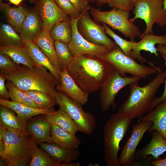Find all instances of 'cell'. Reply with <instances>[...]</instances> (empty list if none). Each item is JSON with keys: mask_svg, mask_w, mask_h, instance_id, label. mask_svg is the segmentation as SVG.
<instances>
[{"mask_svg": "<svg viewBox=\"0 0 166 166\" xmlns=\"http://www.w3.org/2000/svg\"><path fill=\"white\" fill-rule=\"evenodd\" d=\"M114 68L98 56L88 54L73 57L66 68L77 85L89 94L101 89Z\"/></svg>", "mask_w": 166, "mask_h": 166, "instance_id": "cell-1", "label": "cell"}, {"mask_svg": "<svg viewBox=\"0 0 166 166\" xmlns=\"http://www.w3.org/2000/svg\"><path fill=\"white\" fill-rule=\"evenodd\" d=\"M166 78V71L158 72L150 82L140 86L138 82L129 85V95L118 112L130 114L133 118L142 117L151 111V106L161 85Z\"/></svg>", "mask_w": 166, "mask_h": 166, "instance_id": "cell-2", "label": "cell"}, {"mask_svg": "<svg viewBox=\"0 0 166 166\" xmlns=\"http://www.w3.org/2000/svg\"><path fill=\"white\" fill-rule=\"evenodd\" d=\"M45 67L36 65L33 68L19 66L14 72L4 75L9 80L23 91L37 90L45 93L55 99L60 82Z\"/></svg>", "mask_w": 166, "mask_h": 166, "instance_id": "cell-3", "label": "cell"}, {"mask_svg": "<svg viewBox=\"0 0 166 166\" xmlns=\"http://www.w3.org/2000/svg\"><path fill=\"white\" fill-rule=\"evenodd\" d=\"M128 114L117 112L112 115L103 129L104 160L108 166H120L117 155L120 143L133 119Z\"/></svg>", "mask_w": 166, "mask_h": 166, "instance_id": "cell-4", "label": "cell"}, {"mask_svg": "<svg viewBox=\"0 0 166 166\" xmlns=\"http://www.w3.org/2000/svg\"><path fill=\"white\" fill-rule=\"evenodd\" d=\"M29 136L19 135L6 129L4 140L0 141V156L6 166H29L31 153Z\"/></svg>", "mask_w": 166, "mask_h": 166, "instance_id": "cell-5", "label": "cell"}, {"mask_svg": "<svg viewBox=\"0 0 166 166\" xmlns=\"http://www.w3.org/2000/svg\"><path fill=\"white\" fill-rule=\"evenodd\" d=\"M89 11L95 21L118 30L131 40L134 41L141 34L139 27L130 21L129 11L114 8L102 11L94 7L91 8Z\"/></svg>", "mask_w": 166, "mask_h": 166, "instance_id": "cell-6", "label": "cell"}, {"mask_svg": "<svg viewBox=\"0 0 166 166\" xmlns=\"http://www.w3.org/2000/svg\"><path fill=\"white\" fill-rule=\"evenodd\" d=\"M163 0H135L132 12L134 16L129 19L133 23L138 18L143 20L146 24L144 32L139 37L153 33L156 23L162 27L166 25V10L163 8Z\"/></svg>", "mask_w": 166, "mask_h": 166, "instance_id": "cell-7", "label": "cell"}, {"mask_svg": "<svg viewBox=\"0 0 166 166\" xmlns=\"http://www.w3.org/2000/svg\"><path fill=\"white\" fill-rule=\"evenodd\" d=\"M98 56L112 64L122 76L129 74L134 77L145 78L157 72L153 67L139 63L135 59L125 55L118 46Z\"/></svg>", "mask_w": 166, "mask_h": 166, "instance_id": "cell-8", "label": "cell"}, {"mask_svg": "<svg viewBox=\"0 0 166 166\" xmlns=\"http://www.w3.org/2000/svg\"><path fill=\"white\" fill-rule=\"evenodd\" d=\"M55 100L56 104L73 119L79 131L88 135L93 133L96 125V118L92 113L85 111L81 104L59 91Z\"/></svg>", "mask_w": 166, "mask_h": 166, "instance_id": "cell-9", "label": "cell"}, {"mask_svg": "<svg viewBox=\"0 0 166 166\" xmlns=\"http://www.w3.org/2000/svg\"><path fill=\"white\" fill-rule=\"evenodd\" d=\"M141 79L133 76H122L114 68L101 88L99 102L102 111H108L111 107L114 106L115 98L119 92L132 83L138 82Z\"/></svg>", "mask_w": 166, "mask_h": 166, "instance_id": "cell-10", "label": "cell"}, {"mask_svg": "<svg viewBox=\"0 0 166 166\" xmlns=\"http://www.w3.org/2000/svg\"><path fill=\"white\" fill-rule=\"evenodd\" d=\"M89 11L82 13L77 22V29L81 35L88 42L104 45L111 50L118 46L115 42L108 37L103 26L93 20Z\"/></svg>", "mask_w": 166, "mask_h": 166, "instance_id": "cell-11", "label": "cell"}, {"mask_svg": "<svg viewBox=\"0 0 166 166\" xmlns=\"http://www.w3.org/2000/svg\"><path fill=\"white\" fill-rule=\"evenodd\" d=\"M80 16L75 19L70 18L72 33L68 45L73 57L85 54L99 56L110 51L111 50L104 45L95 44L88 42L81 35L77 28V22Z\"/></svg>", "mask_w": 166, "mask_h": 166, "instance_id": "cell-12", "label": "cell"}, {"mask_svg": "<svg viewBox=\"0 0 166 166\" xmlns=\"http://www.w3.org/2000/svg\"><path fill=\"white\" fill-rule=\"evenodd\" d=\"M149 121H141L133 126L130 136L124 144L118 158L120 166H130L135 160L136 148L145 132L153 124Z\"/></svg>", "mask_w": 166, "mask_h": 166, "instance_id": "cell-13", "label": "cell"}, {"mask_svg": "<svg viewBox=\"0 0 166 166\" xmlns=\"http://www.w3.org/2000/svg\"><path fill=\"white\" fill-rule=\"evenodd\" d=\"M36 11L40 16L43 29L50 31L58 22L69 18L54 0H35Z\"/></svg>", "mask_w": 166, "mask_h": 166, "instance_id": "cell-14", "label": "cell"}, {"mask_svg": "<svg viewBox=\"0 0 166 166\" xmlns=\"http://www.w3.org/2000/svg\"><path fill=\"white\" fill-rule=\"evenodd\" d=\"M141 38L140 41L134 42L129 57L137 59L142 63H147L156 69L158 72L161 71L160 67L156 66L152 62L148 61L145 58L143 57L140 54V52L144 50L158 56L159 53L155 45L156 44H160L166 45V34L159 36L152 33L144 35Z\"/></svg>", "mask_w": 166, "mask_h": 166, "instance_id": "cell-15", "label": "cell"}, {"mask_svg": "<svg viewBox=\"0 0 166 166\" xmlns=\"http://www.w3.org/2000/svg\"><path fill=\"white\" fill-rule=\"evenodd\" d=\"M56 88L58 91L64 93L82 105L86 104L88 101L89 94L77 85L66 68L61 70L60 82L57 85Z\"/></svg>", "mask_w": 166, "mask_h": 166, "instance_id": "cell-16", "label": "cell"}, {"mask_svg": "<svg viewBox=\"0 0 166 166\" xmlns=\"http://www.w3.org/2000/svg\"><path fill=\"white\" fill-rule=\"evenodd\" d=\"M29 121L26 124L27 132L38 144L53 143L51 136L52 125L45 116L30 119Z\"/></svg>", "mask_w": 166, "mask_h": 166, "instance_id": "cell-17", "label": "cell"}, {"mask_svg": "<svg viewBox=\"0 0 166 166\" xmlns=\"http://www.w3.org/2000/svg\"><path fill=\"white\" fill-rule=\"evenodd\" d=\"M40 147L47 152L56 162V166H61L64 163L72 162L78 159L80 151L77 149H70L58 145L53 143H42Z\"/></svg>", "mask_w": 166, "mask_h": 166, "instance_id": "cell-18", "label": "cell"}, {"mask_svg": "<svg viewBox=\"0 0 166 166\" xmlns=\"http://www.w3.org/2000/svg\"><path fill=\"white\" fill-rule=\"evenodd\" d=\"M43 29L41 19L34 11H29L22 24L19 35L23 42H34Z\"/></svg>", "mask_w": 166, "mask_h": 166, "instance_id": "cell-19", "label": "cell"}, {"mask_svg": "<svg viewBox=\"0 0 166 166\" xmlns=\"http://www.w3.org/2000/svg\"><path fill=\"white\" fill-rule=\"evenodd\" d=\"M152 139L146 146L136 152L135 160H139L151 155L156 160L166 152V140L159 131H153L151 132Z\"/></svg>", "mask_w": 166, "mask_h": 166, "instance_id": "cell-20", "label": "cell"}, {"mask_svg": "<svg viewBox=\"0 0 166 166\" xmlns=\"http://www.w3.org/2000/svg\"><path fill=\"white\" fill-rule=\"evenodd\" d=\"M0 104L14 111L18 117L24 122H27L34 116L45 115L55 111L54 107L45 109L35 108L1 98H0Z\"/></svg>", "mask_w": 166, "mask_h": 166, "instance_id": "cell-21", "label": "cell"}, {"mask_svg": "<svg viewBox=\"0 0 166 166\" xmlns=\"http://www.w3.org/2000/svg\"><path fill=\"white\" fill-rule=\"evenodd\" d=\"M22 46L36 65L45 67L60 82L61 71L53 66L48 57L38 46L34 42H27L23 43Z\"/></svg>", "mask_w": 166, "mask_h": 166, "instance_id": "cell-22", "label": "cell"}, {"mask_svg": "<svg viewBox=\"0 0 166 166\" xmlns=\"http://www.w3.org/2000/svg\"><path fill=\"white\" fill-rule=\"evenodd\" d=\"M13 111L5 106L1 105L0 127L19 135H29L26 129L27 122L22 121Z\"/></svg>", "mask_w": 166, "mask_h": 166, "instance_id": "cell-23", "label": "cell"}, {"mask_svg": "<svg viewBox=\"0 0 166 166\" xmlns=\"http://www.w3.org/2000/svg\"><path fill=\"white\" fill-rule=\"evenodd\" d=\"M146 115L142 116L139 120L149 121L153 122L148 132L156 130L166 140V100L159 103L154 110L149 112Z\"/></svg>", "mask_w": 166, "mask_h": 166, "instance_id": "cell-24", "label": "cell"}, {"mask_svg": "<svg viewBox=\"0 0 166 166\" xmlns=\"http://www.w3.org/2000/svg\"><path fill=\"white\" fill-rule=\"evenodd\" d=\"M0 9L4 14L7 22L19 34L29 11L23 6L12 7L7 3L1 2Z\"/></svg>", "mask_w": 166, "mask_h": 166, "instance_id": "cell-25", "label": "cell"}, {"mask_svg": "<svg viewBox=\"0 0 166 166\" xmlns=\"http://www.w3.org/2000/svg\"><path fill=\"white\" fill-rule=\"evenodd\" d=\"M51 136L53 142L70 149L78 148L81 140L75 134L69 132L56 125H52Z\"/></svg>", "mask_w": 166, "mask_h": 166, "instance_id": "cell-26", "label": "cell"}, {"mask_svg": "<svg viewBox=\"0 0 166 166\" xmlns=\"http://www.w3.org/2000/svg\"><path fill=\"white\" fill-rule=\"evenodd\" d=\"M54 42V40L50 35V32L43 29L40 34L33 42L38 46L53 66L61 71V67L56 55Z\"/></svg>", "mask_w": 166, "mask_h": 166, "instance_id": "cell-27", "label": "cell"}, {"mask_svg": "<svg viewBox=\"0 0 166 166\" xmlns=\"http://www.w3.org/2000/svg\"><path fill=\"white\" fill-rule=\"evenodd\" d=\"M45 117L52 125H57L70 133L76 134L79 131L71 117L61 109L46 115Z\"/></svg>", "mask_w": 166, "mask_h": 166, "instance_id": "cell-28", "label": "cell"}, {"mask_svg": "<svg viewBox=\"0 0 166 166\" xmlns=\"http://www.w3.org/2000/svg\"><path fill=\"white\" fill-rule=\"evenodd\" d=\"M0 53L8 55L18 64H21L30 68H33L36 66L22 45H11L0 46Z\"/></svg>", "mask_w": 166, "mask_h": 166, "instance_id": "cell-29", "label": "cell"}, {"mask_svg": "<svg viewBox=\"0 0 166 166\" xmlns=\"http://www.w3.org/2000/svg\"><path fill=\"white\" fill-rule=\"evenodd\" d=\"M28 142L31 153L30 166H56V162L45 151L38 146V144L30 136Z\"/></svg>", "mask_w": 166, "mask_h": 166, "instance_id": "cell-30", "label": "cell"}, {"mask_svg": "<svg viewBox=\"0 0 166 166\" xmlns=\"http://www.w3.org/2000/svg\"><path fill=\"white\" fill-rule=\"evenodd\" d=\"M72 33L70 18L58 22L50 31V35L54 41H61L67 44L70 41Z\"/></svg>", "mask_w": 166, "mask_h": 166, "instance_id": "cell-31", "label": "cell"}, {"mask_svg": "<svg viewBox=\"0 0 166 166\" xmlns=\"http://www.w3.org/2000/svg\"><path fill=\"white\" fill-rule=\"evenodd\" d=\"M23 42L14 28L8 24L1 23L0 26V46L13 45L22 46Z\"/></svg>", "mask_w": 166, "mask_h": 166, "instance_id": "cell-32", "label": "cell"}, {"mask_svg": "<svg viewBox=\"0 0 166 166\" xmlns=\"http://www.w3.org/2000/svg\"><path fill=\"white\" fill-rule=\"evenodd\" d=\"M11 101L34 108H41L23 91L8 80L6 84Z\"/></svg>", "mask_w": 166, "mask_h": 166, "instance_id": "cell-33", "label": "cell"}, {"mask_svg": "<svg viewBox=\"0 0 166 166\" xmlns=\"http://www.w3.org/2000/svg\"><path fill=\"white\" fill-rule=\"evenodd\" d=\"M23 91L41 108L53 107L56 104L55 99L45 93L37 90Z\"/></svg>", "mask_w": 166, "mask_h": 166, "instance_id": "cell-34", "label": "cell"}, {"mask_svg": "<svg viewBox=\"0 0 166 166\" xmlns=\"http://www.w3.org/2000/svg\"><path fill=\"white\" fill-rule=\"evenodd\" d=\"M54 44L56 55L61 70L66 68L72 61L73 57L68 44L56 40L54 41Z\"/></svg>", "mask_w": 166, "mask_h": 166, "instance_id": "cell-35", "label": "cell"}, {"mask_svg": "<svg viewBox=\"0 0 166 166\" xmlns=\"http://www.w3.org/2000/svg\"><path fill=\"white\" fill-rule=\"evenodd\" d=\"M106 34L111 37L115 42L126 55L129 56L132 50V45L134 42L133 40L128 41L124 39L113 31L106 24L102 23Z\"/></svg>", "mask_w": 166, "mask_h": 166, "instance_id": "cell-36", "label": "cell"}, {"mask_svg": "<svg viewBox=\"0 0 166 166\" xmlns=\"http://www.w3.org/2000/svg\"><path fill=\"white\" fill-rule=\"evenodd\" d=\"M19 65L8 55L0 53V73L7 75L11 73L18 68Z\"/></svg>", "mask_w": 166, "mask_h": 166, "instance_id": "cell-37", "label": "cell"}, {"mask_svg": "<svg viewBox=\"0 0 166 166\" xmlns=\"http://www.w3.org/2000/svg\"><path fill=\"white\" fill-rule=\"evenodd\" d=\"M61 9L70 18H77L82 13L77 11L70 0H54Z\"/></svg>", "mask_w": 166, "mask_h": 166, "instance_id": "cell-38", "label": "cell"}, {"mask_svg": "<svg viewBox=\"0 0 166 166\" xmlns=\"http://www.w3.org/2000/svg\"><path fill=\"white\" fill-rule=\"evenodd\" d=\"M135 0H108L109 6L115 9H120L130 11L132 10Z\"/></svg>", "mask_w": 166, "mask_h": 166, "instance_id": "cell-39", "label": "cell"}, {"mask_svg": "<svg viewBox=\"0 0 166 166\" xmlns=\"http://www.w3.org/2000/svg\"><path fill=\"white\" fill-rule=\"evenodd\" d=\"M78 12L83 13L89 10L91 7L89 5V2L87 0H70Z\"/></svg>", "mask_w": 166, "mask_h": 166, "instance_id": "cell-40", "label": "cell"}, {"mask_svg": "<svg viewBox=\"0 0 166 166\" xmlns=\"http://www.w3.org/2000/svg\"><path fill=\"white\" fill-rule=\"evenodd\" d=\"M7 80L3 74H0V98L8 100L10 98L8 89L5 83Z\"/></svg>", "mask_w": 166, "mask_h": 166, "instance_id": "cell-41", "label": "cell"}, {"mask_svg": "<svg viewBox=\"0 0 166 166\" xmlns=\"http://www.w3.org/2000/svg\"><path fill=\"white\" fill-rule=\"evenodd\" d=\"M165 61V64L166 66V55H161ZM165 86L163 94L159 97H156L153 102L151 109V111L153 110L156 106L161 102L166 100V80L164 81Z\"/></svg>", "mask_w": 166, "mask_h": 166, "instance_id": "cell-42", "label": "cell"}, {"mask_svg": "<svg viewBox=\"0 0 166 166\" xmlns=\"http://www.w3.org/2000/svg\"><path fill=\"white\" fill-rule=\"evenodd\" d=\"M150 163L155 166H166V157L163 159L152 160Z\"/></svg>", "mask_w": 166, "mask_h": 166, "instance_id": "cell-43", "label": "cell"}, {"mask_svg": "<svg viewBox=\"0 0 166 166\" xmlns=\"http://www.w3.org/2000/svg\"><path fill=\"white\" fill-rule=\"evenodd\" d=\"M158 52L160 53L161 55H166V45L158 44L157 47Z\"/></svg>", "mask_w": 166, "mask_h": 166, "instance_id": "cell-44", "label": "cell"}, {"mask_svg": "<svg viewBox=\"0 0 166 166\" xmlns=\"http://www.w3.org/2000/svg\"><path fill=\"white\" fill-rule=\"evenodd\" d=\"M89 2H95L98 6L107 4L108 0H87Z\"/></svg>", "mask_w": 166, "mask_h": 166, "instance_id": "cell-45", "label": "cell"}, {"mask_svg": "<svg viewBox=\"0 0 166 166\" xmlns=\"http://www.w3.org/2000/svg\"><path fill=\"white\" fill-rule=\"evenodd\" d=\"M11 3L16 6L18 5L22 0H9Z\"/></svg>", "mask_w": 166, "mask_h": 166, "instance_id": "cell-46", "label": "cell"}, {"mask_svg": "<svg viewBox=\"0 0 166 166\" xmlns=\"http://www.w3.org/2000/svg\"><path fill=\"white\" fill-rule=\"evenodd\" d=\"M163 8L166 10V0H163Z\"/></svg>", "mask_w": 166, "mask_h": 166, "instance_id": "cell-47", "label": "cell"}, {"mask_svg": "<svg viewBox=\"0 0 166 166\" xmlns=\"http://www.w3.org/2000/svg\"><path fill=\"white\" fill-rule=\"evenodd\" d=\"M32 1H35V0H31Z\"/></svg>", "mask_w": 166, "mask_h": 166, "instance_id": "cell-48", "label": "cell"}]
</instances>
